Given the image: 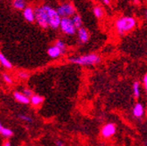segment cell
I'll return each mask as SVG.
<instances>
[{
	"label": "cell",
	"mask_w": 147,
	"mask_h": 146,
	"mask_svg": "<svg viewBox=\"0 0 147 146\" xmlns=\"http://www.w3.org/2000/svg\"><path fill=\"white\" fill-rule=\"evenodd\" d=\"M137 20L131 16H123L116 20L115 28L118 35H125L134 30L137 26Z\"/></svg>",
	"instance_id": "6da1fadb"
},
{
	"label": "cell",
	"mask_w": 147,
	"mask_h": 146,
	"mask_svg": "<svg viewBox=\"0 0 147 146\" xmlns=\"http://www.w3.org/2000/svg\"><path fill=\"white\" fill-rule=\"evenodd\" d=\"M68 61L79 66H93L99 64L102 61V58L96 53H88L77 57H70Z\"/></svg>",
	"instance_id": "7a4b0ae2"
},
{
	"label": "cell",
	"mask_w": 147,
	"mask_h": 146,
	"mask_svg": "<svg viewBox=\"0 0 147 146\" xmlns=\"http://www.w3.org/2000/svg\"><path fill=\"white\" fill-rule=\"evenodd\" d=\"M50 7H51V5H41L34 9L35 22L42 29L49 28L48 19H49Z\"/></svg>",
	"instance_id": "3957f363"
},
{
	"label": "cell",
	"mask_w": 147,
	"mask_h": 146,
	"mask_svg": "<svg viewBox=\"0 0 147 146\" xmlns=\"http://www.w3.org/2000/svg\"><path fill=\"white\" fill-rule=\"evenodd\" d=\"M57 12L61 17H72L76 13V9L71 2H63L56 8Z\"/></svg>",
	"instance_id": "277c9868"
},
{
	"label": "cell",
	"mask_w": 147,
	"mask_h": 146,
	"mask_svg": "<svg viewBox=\"0 0 147 146\" xmlns=\"http://www.w3.org/2000/svg\"><path fill=\"white\" fill-rule=\"evenodd\" d=\"M61 31L66 35H75L77 32V29L74 25L71 17H61L60 24Z\"/></svg>",
	"instance_id": "5b68a950"
},
{
	"label": "cell",
	"mask_w": 147,
	"mask_h": 146,
	"mask_svg": "<svg viewBox=\"0 0 147 146\" xmlns=\"http://www.w3.org/2000/svg\"><path fill=\"white\" fill-rule=\"evenodd\" d=\"M61 20V17L59 15L56 9H54L51 6L49 9V19H48L49 28L53 30L60 28Z\"/></svg>",
	"instance_id": "8992f818"
},
{
	"label": "cell",
	"mask_w": 147,
	"mask_h": 146,
	"mask_svg": "<svg viewBox=\"0 0 147 146\" xmlns=\"http://www.w3.org/2000/svg\"><path fill=\"white\" fill-rule=\"evenodd\" d=\"M117 132V127L114 123L109 122L106 123L101 130V134L104 138H109L113 137Z\"/></svg>",
	"instance_id": "52a82bcc"
},
{
	"label": "cell",
	"mask_w": 147,
	"mask_h": 146,
	"mask_svg": "<svg viewBox=\"0 0 147 146\" xmlns=\"http://www.w3.org/2000/svg\"><path fill=\"white\" fill-rule=\"evenodd\" d=\"M23 17L24 19L29 22V23H33L35 21V13H34V9L31 6H26L23 11Z\"/></svg>",
	"instance_id": "ba28073f"
},
{
	"label": "cell",
	"mask_w": 147,
	"mask_h": 146,
	"mask_svg": "<svg viewBox=\"0 0 147 146\" xmlns=\"http://www.w3.org/2000/svg\"><path fill=\"white\" fill-rule=\"evenodd\" d=\"M62 54H63V52H61V50L60 48H58L55 45L50 46L47 48V55L51 59H58L62 55Z\"/></svg>",
	"instance_id": "9c48e42d"
},
{
	"label": "cell",
	"mask_w": 147,
	"mask_h": 146,
	"mask_svg": "<svg viewBox=\"0 0 147 146\" xmlns=\"http://www.w3.org/2000/svg\"><path fill=\"white\" fill-rule=\"evenodd\" d=\"M77 35H78V39L80 42L82 44H86L89 40V33L88 30L83 26L77 29Z\"/></svg>",
	"instance_id": "30bf717a"
},
{
	"label": "cell",
	"mask_w": 147,
	"mask_h": 146,
	"mask_svg": "<svg viewBox=\"0 0 147 146\" xmlns=\"http://www.w3.org/2000/svg\"><path fill=\"white\" fill-rule=\"evenodd\" d=\"M132 114H133V116L136 118H141L144 116V108L142 103L137 102L134 105V107L132 108Z\"/></svg>",
	"instance_id": "8fae6325"
},
{
	"label": "cell",
	"mask_w": 147,
	"mask_h": 146,
	"mask_svg": "<svg viewBox=\"0 0 147 146\" xmlns=\"http://www.w3.org/2000/svg\"><path fill=\"white\" fill-rule=\"evenodd\" d=\"M13 96L17 102H20L22 104H29L30 103V98L26 96L21 92H18V91H16V92H14V94H13Z\"/></svg>",
	"instance_id": "7c38bea8"
},
{
	"label": "cell",
	"mask_w": 147,
	"mask_h": 146,
	"mask_svg": "<svg viewBox=\"0 0 147 146\" xmlns=\"http://www.w3.org/2000/svg\"><path fill=\"white\" fill-rule=\"evenodd\" d=\"M11 6L17 11H23L27 5L26 0H12Z\"/></svg>",
	"instance_id": "4fadbf2b"
},
{
	"label": "cell",
	"mask_w": 147,
	"mask_h": 146,
	"mask_svg": "<svg viewBox=\"0 0 147 146\" xmlns=\"http://www.w3.org/2000/svg\"><path fill=\"white\" fill-rule=\"evenodd\" d=\"M44 102V97L40 96V95H36L34 94L31 98H30V103H32V106H40L42 102Z\"/></svg>",
	"instance_id": "5bb4252c"
},
{
	"label": "cell",
	"mask_w": 147,
	"mask_h": 146,
	"mask_svg": "<svg viewBox=\"0 0 147 146\" xmlns=\"http://www.w3.org/2000/svg\"><path fill=\"white\" fill-rule=\"evenodd\" d=\"M0 64H1L4 67L7 68V69H11L12 68L11 62L7 59V57L5 55L3 52H0Z\"/></svg>",
	"instance_id": "9a60e30c"
},
{
	"label": "cell",
	"mask_w": 147,
	"mask_h": 146,
	"mask_svg": "<svg viewBox=\"0 0 147 146\" xmlns=\"http://www.w3.org/2000/svg\"><path fill=\"white\" fill-rule=\"evenodd\" d=\"M71 19H72V21H73V23H74V25H75V26H76V29H79V28L82 27L83 21H82V19L81 15L76 13L75 15H74L71 17Z\"/></svg>",
	"instance_id": "2e32d148"
},
{
	"label": "cell",
	"mask_w": 147,
	"mask_h": 146,
	"mask_svg": "<svg viewBox=\"0 0 147 146\" xmlns=\"http://www.w3.org/2000/svg\"><path fill=\"white\" fill-rule=\"evenodd\" d=\"M0 134L6 138H9L13 136V131L11 129H9V128L4 127L2 122H0Z\"/></svg>",
	"instance_id": "e0dca14e"
},
{
	"label": "cell",
	"mask_w": 147,
	"mask_h": 146,
	"mask_svg": "<svg viewBox=\"0 0 147 146\" xmlns=\"http://www.w3.org/2000/svg\"><path fill=\"white\" fill-rule=\"evenodd\" d=\"M93 13L95 15V17L98 20H101L104 16V11L102 9V7H101L100 5H95L93 8Z\"/></svg>",
	"instance_id": "ac0fdd59"
},
{
	"label": "cell",
	"mask_w": 147,
	"mask_h": 146,
	"mask_svg": "<svg viewBox=\"0 0 147 146\" xmlns=\"http://www.w3.org/2000/svg\"><path fill=\"white\" fill-rule=\"evenodd\" d=\"M140 83L138 81H136L133 83V86H132V93H133V96L136 99L139 98L140 96V93H141V91H140Z\"/></svg>",
	"instance_id": "d6986e66"
},
{
	"label": "cell",
	"mask_w": 147,
	"mask_h": 146,
	"mask_svg": "<svg viewBox=\"0 0 147 146\" xmlns=\"http://www.w3.org/2000/svg\"><path fill=\"white\" fill-rule=\"evenodd\" d=\"M54 45L56 46L58 48H60L63 53L66 52V50H67V46H66L65 42H64L62 40H55V42H54Z\"/></svg>",
	"instance_id": "ffe728a7"
},
{
	"label": "cell",
	"mask_w": 147,
	"mask_h": 146,
	"mask_svg": "<svg viewBox=\"0 0 147 146\" xmlns=\"http://www.w3.org/2000/svg\"><path fill=\"white\" fill-rule=\"evenodd\" d=\"M18 118L22 121H24V122H32V118L30 116L24 115V114H21V115L18 116Z\"/></svg>",
	"instance_id": "44dd1931"
},
{
	"label": "cell",
	"mask_w": 147,
	"mask_h": 146,
	"mask_svg": "<svg viewBox=\"0 0 147 146\" xmlns=\"http://www.w3.org/2000/svg\"><path fill=\"white\" fill-rule=\"evenodd\" d=\"M22 93H23L26 96H27V97H29V98H31V97L34 95L33 92H32V91L30 88H26V87L23 89Z\"/></svg>",
	"instance_id": "7402d4cb"
},
{
	"label": "cell",
	"mask_w": 147,
	"mask_h": 146,
	"mask_svg": "<svg viewBox=\"0 0 147 146\" xmlns=\"http://www.w3.org/2000/svg\"><path fill=\"white\" fill-rule=\"evenodd\" d=\"M3 79H4V81H5V83H7V84H12V79L11 78V76L8 74H5V73H4V74H3Z\"/></svg>",
	"instance_id": "603a6c76"
},
{
	"label": "cell",
	"mask_w": 147,
	"mask_h": 146,
	"mask_svg": "<svg viewBox=\"0 0 147 146\" xmlns=\"http://www.w3.org/2000/svg\"><path fill=\"white\" fill-rule=\"evenodd\" d=\"M18 77H20V79L22 80H26L29 78V74L27 72H25V71H21L18 73Z\"/></svg>",
	"instance_id": "cb8c5ba5"
},
{
	"label": "cell",
	"mask_w": 147,
	"mask_h": 146,
	"mask_svg": "<svg viewBox=\"0 0 147 146\" xmlns=\"http://www.w3.org/2000/svg\"><path fill=\"white\" fill-rule=\"evenodd\" d=\"M143 83H144V89H145V92H146V95H147V74H145V75H144V76Z\"/></svg>",
	"instance_id": "d4e9b609"
},
{
	"label": "cell",
	"mask_w": 147,
	"mask_h": 146,
	"mask_svg": "<svg viewBox=\"0 0 147 146\" xmlns=\"http://www.w3.org/2000/svg\"><path fill=\"white\" fill-rule=\"evenodd\" d=\"M101 1L102 2L103 5H105L107 6H109L110 5V0H101Z\"/></svg>",
	"instance_id": "484cf974"
},
{
	"label": "cell",
	"mask_w": 147,
	"mask_h": 146,
	"mask_svg": "<svg viewBox=\"0 0 147 146\" xmlns=\"http://www.w3.org/2000/svg\"><path fill=\"white\" fill-rule=\"evenodd\" d=\"M55 143H56V146H65V143L61 140H57Z\"/></svg>",
	"instance_id": "4316f807"
},
{
	"label": "cell",
	"mask_w": 147,
	"mask_h": 146,
	"mask_svg": "<svg viewBox=\"0 0 147 146\" xmlns=\"http://www.w3.org/2000/svg\"><path fill=\"white\" fill-rule=\"evenodd\" d=\"M3 146H11V143H10L9 141H5V142L4 143Z\"/></svg>",
	"instance_id": "83f0119b"
},
{
	"label": "cell",
	"mask_w": 147,
	"mask_h": 146,
	"mask_svg": "<svg viewBox=\"0 0 147 146\" xmlns=\"http://www.w3.org/2000/svg\"><path fill=\"white\" fill-rule=\"evenodd\" d=\"M132 2L135 4V5H138L140 3V0H132Z\"/></svg>",
	"instance_id": "f1b7e54d"
},
{
	"label": "cell",
	"mask_w": 147,
	"mask_h": 146,
	"mask_svg": "<svg viewBox=\"0 0 147 146\" xmlns=\"http://www.w3.org/2000/svg\"><path fill=\"white\" fill-rule=\"evenodd\" d=\"M144 15H145V20H147V9L145 10V12H144Z\"/></svg>",
	"instance_id": "f546056e"
},
{
	"label": "cell",
	"mask_w": 147,
	"mask_h": 146,
	"mask_svg": "<svg viewBox=\"0 0 147 146\" xmlns=\"http://www.w3.org/2000/svg\"><path fill=\"white\" fill-rule=\"evenodd\" d=\"M0 1H2V0H0Z\"/></svg>",
	"instance_id": "4dcf8cb0"
}]
</instances>
